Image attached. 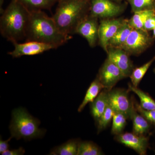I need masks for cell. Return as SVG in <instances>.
<instances>
[{
  "label": "cell",
  "instance_id": "cell-27",
  "mask_svg": "<svg viewBox=\"0 0 155 155\" xmlns=\"http://www.w3.org/2000/svg\"><path fill=\"white\" fill-rule=\"evenodd\" d=\"M134 107L137 112L144 117L151 124L155 126V110H148L141 107L140 104L134 101Z\"/></svg>",
  "mask_w": 155,
  "mask_h": 155
},
{
  "label": "cell",
  "instance_id": "cell-21",
  "mask_svg": "<svg viewBox=\"0 0 155 155\" xmlns=\"http://www.w3.org/2000/svg\"><path fill=\"white\" fill-rule=\"evenodd\" d=\"M155 13V10H145L134 13L133 16L128 19L129 25L133 28L143 29L146 20L149 16Z\"/></svg>",
  "mask_w": 155,
  "mask_h": 155
},
{
  "label": "cell",
  "instance_id": "cell-19",
  "mask_svg": "<svg viewBox=\"0 0 155 155\" xmlns=\"http://www.w3.org/2000/svg\"><path fill=\"white\" fill-rule=\"evenodd\" d=\"M79 141L78 139L68 140L59 146L56 147L51 150V155H77Z\"/></svg>",
  "mask_w": 155,
  "mask_h": 155
},
{
  "label": "cell",
  "instance_id": "cell-28",
  "mask_svg": "<svg viewBox=\"0 0 155 155\" xmlns=\"http://www.w3.org/2000/svg\"><path fill=\"white\" fill-rule=\"evenodd\" d=\"M155 28V13L149 16L146 20L143 29L147 31L153 30Z\"/></svg>",
  "mask_w": 155,
  "mask_h": 155
},
{
  "label": "cell",
  "instance_id": "cell-13",
  "mask_svg": "<svg viewBox=\"0 0 155 155\" xmlns=\"http://www.w3.org/2000/svg\"><path fill=\"white\" fill-rule=\"evenodd\" d=\"M107 58L116 64L125 75L129 77L134 69L130 55L122 48L108 47Z\"/></svg>",
  "mask_w": 155,
  "mask_h": 155
},
{
  "label": "cell",
  "instance_id": "cell-14",
  "mask_svg": "<svg viewBox=\"0 0 155 155\" xmlns=\"http://www.w3.org/2000/svg\"><path fill=\"white\" fill-rule=\"evenodd\" d=\"M108 91L104 88L94 101L91 103V115L97 122L108 105Z\"/></svg>",
  "mask_w": 155,
  "mask_h": 155
},
{
  "label": "cell",
  "instance_id": "cell-20",
  "mask_svg": "<svg viewBox=\"0 0 155 155\" xmlns=\"http://www.w3.org/2000/svg\"><path fill=\"white\" fill-rule=\"evenodd\" d=\"M128 91H132L137 95L140 100V105L143 109L148 110H155V101L147 93L135 87L132 84H128Z\"/></svg>",
  "mask_w": 155,
  "mask_h": 155
},
{
  "label": "cell",
  "instance_id": "cell-6",
  "mask_svg": "<svg viewBox=\"0 0 155 155\" xmlns=\"http://www.w3.org/2000/svg\"><path fill=\"white\" fill-rule=\"evenodd\" d=\"M127 3L113 0H90L89 14L98 19L114 18L125 11Z\"/></svg>",
  "mask_w": 155,
  "mask_h": 155
},
{
  "label": "cell",
  "instance_id": "cell-25",
  "mask_svg": "<svg viewBox=\"0 0 155 155\" xmlns=\"http://www.w3.org/2000/svg\"><path fill=\"white\" fill-rule=\"evenodd\" d=\"M132 13L145 10H155V0H126Z\"/></svg>",
  "mask_w": 155,
  "mask_h": 155
},
{
  "label": "cell",
  "instance_id": "cell-5",
  "mask_svg": "<svg viewBox=\"0 0 155 155\" xmlns=\"http://www.w3.org/2000/svg\"><path fill=\"white\" fill-rule=\"evenodd\" d=\"M154 40L149 31L133 28L121 48L130 56H138L150 47Z\"/></svg>",
  "mask_w": 155,
  "mask_h": 155
},
{
  "label": "cell",
  "instance_id": "cell-23",
  "mask_svg": "<svg viewBox=\"0 0 155 155\" xmlns=\"http://www.w3.org/2000/svg\"><path fill=\"white\" fill-rule=\"evenodd\" d=\"M104 155L97 145L92 141H80L78 144L77 155Z\"/></svg>",
  "mask_w": 155,
  "mask_h": 155
},
{
  "label": "cell",
  "instance_id": "cell-4",
  "mask_svg": "<svg viewBox=\"0 0 155 155\" xmlns=\"http://www.w3.org/2000/svg\"><path fill=\"white\" fill-rule=\"evenodd\" d=\"M40 121L28 114L24 108L12 111V120L9 129L11 136L17 140H29L44 136L46 130L39 128Z\"/></svg>",
  "mask_w": 155,
  "mask_h": 155
},
{
  "label": "cell",
  "instance_id": "cell-24",
  "mask_svg": "<svg viewBox=\"0 0 155 155\" xmlns=\"http://www.w3.org/2000/svg\"><path fill=\"white\" fill-rule=\"evenodd\" d=\"M128 118L125 114L120 113H115L113 118L111 133L115 135H119L123 133Z\"/></svg>",
  "mask_w": 155,
  "mask_h": 155
},
{
  "label": "cell",
  "instance_id": "cell-1",
  "mask_svg": "<svg viewBox=\"0 0 155 155\" xmlns=\"http://www.w3.org/2000/svg\"><path fill=\"white\" fill-rule=\"evenodd\" d=\"M72 38L62 33L52 17L42 11L30 12L25 38L26 41H36L54 46L56 48Z\"/></svg>",
  "mask_w": 155,
  "mask_h": 155
},
{
  "label": "cell",
  "instance_id": "cell-18",
  "mask_svg": "<svg viewBox=\"0 0 155 155\" xmlns=\"http://www.w3.org/2000/svg\"><path fill=\"white\" fill-rule=\"evenodd\" d=\"M29 12L50 10L59 0H16Z\"/></svg>",
  "mask_w": 155,
  "mask_h": 155
},
{
  "label": "cell",
  "instance_id": "cell-29",
  "mask_svg": "<svg viewBox=\"0 0 155 155\" xmlns=\"http://www.w3.org/2000/svg\"><path fill=\"white\" fill-rule=\"evenodd\" d=\"M25 153V150L22 147L17 149L8 150L2 154V155H22Z\"/></svg>",
  "mask_w": 155,
  "mask_h": 155
},
{
  "label": "cell",
  "instance_id": "cell-12",
  "mask_svg": "<svg viewBox=\"0 0 155 155\" xmlns=\"http://www.w3.org/2000/svg\"><path fill=\"white\" fill-rule=\"evenodd\" d=\"M116 141L135 151L140 155L146 154L149 147V138L145 135L126 132L116 135Z\"/></svg>",
  "mask_w": 155,
  "mask_h": 155
},
{
  "label": "cell",
  "instance_id": "cell-9",
  "mask_svg": "<svg viewBox=\"0 0 155 155\" xmlns=\"http://www.w3.org/2000/svg\"><path fill=\"white\" fill-rule=\"evenodd\" d=\"M98 18L89 14L79 23L75 31V34L84 38L91 48L95 47L98 42Z\"/></svg>",
  "mask_w": 155,
  "mask_h": 155
},
{
  "label": "cell",
  "instance_id": "cell-30",
  "mask_svg": "<svg viewBox=\"0 0 155 155\" xmlns=\"http://www.w3.org/2000/svg\"><path fill=\"white\" fill-rule=\"evenodd\" d=\"M12 138V137H11L7 140L4 141L1 138L0 140V153L2 154V153L5 152L7 150H8L9 147V141L11 140V138Z\"/></svg>",
  "mask_w": 155,
  "mask_h": 155
},
{
  "label": "cell",
  "instance_id": "cell-34",
  "mask_svg": "<svg viewBox=\"0 0 155 155\" xmlns=\"http://www.w3.org/2000/svg\"><path fill=\"white\" fill-rule=\"evenodd\" d=\"M153 72H154V73H155V67L154 69H153Z\"/></svg>",
  "mask_w": 155,
  "mask_h": 155
},
{
  "label": "cell",
  "instance_id": "cell-17",
  "mask_svg": "<svg viewBox=\"0 0 155 155\" xmlns=\"http://www.w3.org/2000/svg\"><path fill=\"white\" fill-rule=\"evenodd\" d=\"M104 88V86L99 80L97 77L91 84L89 87L84 96L83 101L79 106L78 109V112H81L88 103H91L100 94L101 90Z\"/></svg>",
  "mask_w": 155,
  "mask_h": 155
},
{
  "label": "cell",
  "instance_id": "cell-2",
  "mask_svg": "<svg viewBox=\"0 0 155 155\" xmlns=\"http://www.w3.org/2000/svg\"><path fill=\"white\" fill-rule=\"evenodd\" d=\"M30 12L21 3L12 0L0 19V31L13 44L25 38Z\"/></svg>",
  "mask_w": 155,
  "mask_h": 155
},
{
  "label": "cell",
  "instance_id": "cell-8",
  "mask_svg": "<svg viewBox=\"0 0 155 155\" xmlns=\"http://www.w3.org/2000/svg\"><path fill=\"white\" fill-rule=\"evenodd\" d=\"M97 77L104 89L108 90L112 89L119 81L126 78L121 69L108 58L100 68Z\"/></svg>",
  "mask_w": 155,
  "mask_h": 155
},
{
  "label": "cell",
  "instance_id": "cell-16",
  "mask_svg": "<svg viewBox=\"0 0 155 155\" xmlns=\"http://www.w3.org/2000/svg\"><path fill=\"white\" fill-rule=\"evenodd\" d=\"M133 122V132L137 135H145L149 132L151 123L134 109L131 115Z\"/></svg>",
  "mask_w": 155,
  "mask_h": 155
},
{
  "label": "cell",
  "instance_id": "cell-3",
  "mask_svg": "<svg viewBox=\"0 0 155 155\" xmlns=\"http://www.w3.org/2000/svg\"><path fill=\"white\" fill-rule=\"evenodd\" d=\"M89 12L90 0H59L52 18L62 33L71 36Z\"/></svg>",
  "mask_w": 155,
  "mask_h": 155
},
{
  "label": "cell",
  "instance_id": "cell-33",
  "mask_svg": "<svg viewBox=\"0 0 155 155\" xmlns=\"http://www.w3.org/2000/svg\"><path fill=\"white\" fill-rule=\"evenodd\" d=\"M114 2H116L118 3H121L123 1V0H113Z\"/></svg>",
  "mask_w": 155,
  "mask_h": 155
},
{
  "label": "cell",
  "instance_id": "cell-31",
  "mask_svg": "<svg viewBox=\"0 0 155 155\" xmlns=\"http://www.w3.org/2000/svg\"><path fill=\"white\" fill-rule=\"evenodd\" d=\"M4 0H0V12H1V14L2 15L3 14L5 10L3 9L2 6L3 5V3H4Z\"/></svg>",
  "mask_w": 155,
  "mask_h": 155
},
{
  "label": "cell",
  "instance_id": "cell-22",
  "mask_svg": "<svg viewBox=\"0 0 155 155\" xmlns=\"http://www.w3.org/2000/svg\"><path fill=\"white\" fill-rule=\"evenodd\" d=\"M155 61V56L141 67L134 68L130 77L131 84L134 86L137 87L150 67Z\"/></svg>",
  "mask_w": 155,
  "mask_h": 155
},
{
  "label": "cell",
  "instance_id": "cell-15",
  "mask_svg": "<svg viewBox=\"0 0 155 155\" xmlns=\"http://www.w3.org/2000/svg\"><path fill=\"white\" fill-rule=\"evenodd\" d=\"M133 29L129 25L128 19H125L122 25L108 42V48H121Z\"/></svg>",
  "mask_w": 155,
  "mask_h": 155
},
{
  "label": "cell",
  "instance_id": "cell-26",
  "mask_svg": "<svg viewBox=\"0 0 155 155\" xmlns=\"http://www.w3.org/2000/svg\"><path fill=\"white\" fill-rule=\"evenodd\" d=\"M115 113L114 110L108 104L105 110L97 122L98 133H100L107 127L113 119Z\"/></svg>",
  "mask_w": 155,
  "mask_h": 155
},
{
  "label": "cell",
  "instance_id": "cell-32",
  "mask_svg": "<svg viewBox=\"0 0 155 155\" xmlns=\"http://www.w3.org/2000/svg\"><path fill=\"white\" fill-rule=\"evenodd\" d=\"M152 36L153 38L155 40V28H154L153 30V35Z\"/></svg>",
  "mask_w": 155,
  "mask_h": 155
},
{
  "label": "cell",
  "instance_id": "cell-7",
  "mask_svg": "<svg viewBox=\"0 0 155 155\" xmlns=\"http://www.w3.org/2000/svg\"><path fill=\"white\" fill-rule=\"evenodd\" d=\"M128 91L121 88L112 89L108 92V104L115 113L125 114L130 119L134 109L133 99L128 96Z\"/></svg>",
  "mask_w": 155,
  "mask_h": 155
},
{
  "label": "cell",
  "instance_id": "cell-10",
  "mask_svg": "<svg viewBox=\"0 0 155 155\" xmlns=\"http://www.w3.org/2000/svg\"><path fill=\"white\" fill-rule=\"evenodd\" d=\"M125 19L122 18L101 19L99 25L98 42L106 53L108 42L122 25Z\"/></svg>",
  "mask_w": 155,
  "mask_h": 155
},
{
  "label": "cell",
  "instance_id": "cell-11",
  "mask_svg": "<svg viewBox=\"0 0 155 155\" xmlns=\"http://www.w3.org/2000/svg\"><path fill=\"white\" fill-rule=\"evenodd\" d=\"M14 48L8 54L13 58L23 56H32L42 54L50 50L56 49L52 45L36 41H26L24 43H14Z\"/></svg>",
  "mask_w": 155,
  "mask_h": 155
}]
</instances>
